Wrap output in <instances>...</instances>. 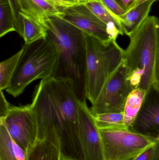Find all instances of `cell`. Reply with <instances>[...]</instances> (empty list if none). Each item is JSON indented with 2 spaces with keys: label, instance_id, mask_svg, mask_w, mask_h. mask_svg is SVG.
Wrapping results in <instances>:
<instances>
[{
  "label": "cell",
  "instance_id": "6da1fadb",
  "mask_svg": "<svg viewBox=\"0 0 159 160\" xmlns=\"http://www.w3.org/2000/svg\"><path fill=\"white\" fill-rule=\"evenodd\" d=\"M78 101L69 80L52 77L36 86L31 104L37 139L55 146L61 157L85 160L78 128Z\"/></svg>",
  "mask_w": 159,
  "mask_h": 160
},
{
  "label": "cell",
  "instance_id": "7a4b0ae2",
  "mask_svg": "<svg viewBox=\"0 0 159 160\" xmlns=\"http://www.w3.org/2000/svg\"><path fill=\"white\" fill-rule=\"evenodd\" d=\"M37 21L44 26L47 38L57 51L58 60L53 77L69 80L78 99L86 100V33L62 18Z\"/></svg>",
  "mask_w": 159,
  "mask_h": 160
},
{
  "label": "cell",
  "instance_id": "3957f363",
  "mask_svg": "<svg viewBox=\"0 0 159 160\" xmlns=\"http://www.w3.org/2000/svg\"><path fill=\"white\" fill-rule=\"evenodd\" d=\"M130 42L124 51L128 78L133 88L147 91L159 87V22L149 16L128 34Z\"/></svg>",
  "mask_w": 159,
  "mask_h": 160
},
{
  "label": "cell",
  "instance_id": "277c9868",
  "mask_svg": "<svg viewBox=\"0 0 159 160\" xmlns=\"http://www.w3.org/2000/svg\"><path fill=\"white\" fill-rule=\"evenodd\" d=\"M6 91L16 98L33 81L53 77L58 60L57 51L46 37L25 44Z\"/></svg>",
  "mask_w": 159,
  "mask_h": 160
},
{
  "label": "cell",
  "instance_id": "5b68a950",
  "mask_svg": "<svg viewBox=\"0 0 159 160\" xmlns=\"http://www.w3.org/2000/svg\"><path fill=\"white\" fill-rule=\"evenodd\" d=\"M86 96L91 103L106 79L123 59L124 50L116 40L102 41L86 34Z\"/></svg>",
  "mask_w": 159,
  "mask_h": 160
},
{
  "label": "cell",
  "instance_id": "8992f818",
  "mask_svg": "<svg viewBox=\"0 0 159 160\" xmlns=\"http://www.w3.org/2000/svg\"><path fill=\"white\" fill-rule=\"evenodd\" d=\"M99 131L104 160H131L159 142V138L135 133L129 128Z\"/></svg>",
  "mask_w": 159,
  "mask_h": 160
},
{
  "label": "cell",
  "instance_id": "52a82bcc",
  "mask_svg": "<svg viewBox=\"0 0 159 160\" xmlns=\"http://www.w3.org/2000/svg\"><path fill=\"white\" fill-rule=\"evenodd\" d=\"M133 89L128 78L127 63L123 59L105 80L100 93L91 103V113L95 115L123 112L127 98Z\"/></svg>",
  "mask_w": 159,
  "mask_h": 160
},
{
  "label": "cell",
  "instance_id": "ba28073f",
  "mask_svg": "<svg viewBox=\"0 0 159 160\" xmlns=\"http://www.w3.org/2000/svg\"><path fill=\"white\" fill-rule=\"evenodd\" d=\"M2 121L13 141L25 152L35 142L37 125L30 104L10 105L8 114Z\"/></svg>",
  "mask_w": 159,
  "mask_h": 160
},
{
  "label": "cell",
  "instance_id": "9c48e42d",
  "mask_svg": "<svg viewBox=\"0 0 159 160\" xmlns=\"http://www.w3.org/2000/svg\"><path fill=\"white\" fill-rule=\"evenodd\" d=\"M78 128L85 160H104L99 130L87 101H78Z\"/></svg>",
  "mask_w": 159,
  "mask_h": 160
},
{
  "label": "cell",
  "instance_id": "30bf717a",
  "mask_svg": "<svg viewBox=\"0 0 159 160\" xmlns=\"http://www.w3.org/2000/svg\"><path fill=\"white\" fill-rule=\"evenodd\" d=\"M135 133L159 138V87L147 91L143 104L129 128Z\"/></svg>",
  "mask_w": 159,
  "mask_h": 160
},
{
  "label": "cell",
  "instance_id": "8fae6325",
  "mask_svg": "<svg viewBox=\"0 0 159 160\" xmlns=\"http://www.w3.org/2000/svg\"><path fill=\"white\" fill-rule=\"evenodd\" d=\"M85 3L75 4L63 9L62 19L101 41L112 40L106 24L92 13Z\"/></svg>",
  "mask_w": 159,
  "mask_h": 160
},
{
  "label": "cell",
  "instance_id": "7c38bea8",
  "mask_svg": "<svg viewBox=\"0 0 159 160\" xmlns=\"http://www.w3.org/2000/svg\"><path fill=\"white\" fill-rule=\"evenodd\" d=\"M21 12L35 20L46 18H63V12L47 0H20Z\"/></svg>",
  "mask_w": 159,
  "mask_h": 160
},
{
  "label": "cell",
  "instance_id": "4fadbf2b",
  "mask_svg": "<svg viewBox=\"0 0 159 160\" xmlns=\"http://www.w3.org/2000/svg\"><path fill=\"white\" fill-rule=\"evenodd\" d=\"M85 3L98 18L106 24L112 40H116L119 35H124L119 20L108 11L99 0H87Z\"/></svg>",
  "mask_w": 159,
  "mask_h": 160
},
{
  "label": "cell",
  "instance_id": "5bb4252c",
  "mask_svg": "<svg viewBox=\"0 0 159 160\" xmlns=\"http://www.w3.org/2000/svg\"><path fill=\"white\" fill-rule=\"evenodd\" d=\"M155 0L142 3L124 15L119 17L124 34L128 35L135 30L149 16Z\"/></svg>",
  "mask_w": 159,
  "mask_h": 160
},
{
  "label": "cell",
  "instance_id": "9a60e30c",
  "mask_svg": "<svg viewBox=\"0 0 159 160\" xmlns=\"http://www.w3.org/2000/svg\"><path fill=\"white\" fill-rule=\"evenodd\" d=\"M27 152L12 140L0 121V160H26Z\"/></svg>",
  "mask_w": 159,
  "mask_h": 160
},
{
  "label": "cell",
  "instance_id": "2e32d148",
  "mask_svg": "<svg viewBox=\"0 0 159 160\" xmlns=\"http://www.w3.org/2000/svg\"><path fill=\"white\" fill-rule=\"evenodd\" d=\"M21 32L20 35L25 41V44H30L46 37V32L44 26L37 21L27 14L21 12Z\"/></svg>",
  "mask_w": 159,
  "mask_h": 160
},
{
  "label": "cell",
  "instance_id": "e0dca14e",
  "mask_svg": "<svg viewBox=\"0 0 159 160\" xmlns=\"http://www.w3.org/2000/svg\"><path fill=\"white\" fill-rule=\"evenodd\" d=\"M26 152V160H60L58 148L46 140L36 139Z\"/></svg>",
  "mask_w": 159,
  "mask_h": 160
},
{
  "label": "cell",
  "instance_id": "ac0fdd59",
  "mask_svg": "<svg viewBox=\"0 0 159 160\" xmlns=\"http://www.w3.org/2000/svg\"><path fill=\"white\" fill-rule=\"evenodd\" d=\"M147 91L142 88H133L127 98L124 110V123L129 128L134 121L143 104Z\"/></svg>",
  "mask_w": 159,
  "mask_h": 160
},
{
  "label": "cell",
  "instance_id": "d6986e66",
  "mask_svg": "<svg viewBox=\"0 0 159 160\" xmlns=\"http://www.w3.org/2000/svg\"><path fill=\"white\" fill-rule=\"evenodd\" d=\"M93 118L99 130L128 128L124 123L123 112L97 114L93 115Z\"/></svg>",
  "mask_w": 159,
  "mask_h": 160
},
{
  "label": "cell",
  "instance_id": "ffe728a7",
  "mask_svg": "<svg viewBox=\"0 0 159 160\" xmlns=\"http://www.w3.org/2000/svg\"><path fill=\"white\" fill-rule=\"evenodd\" d=\"M14 31V17L9 0H0V38Z\"/></svg>",
  "mask_w": 159,
  "mask_h": 160
},
{
  "label": "cell",
  "instance_id": "44dd1931",
  "mask_svg": "<svg viewBox=\"0 0 159 160\" xmlns=\"http://www.w3.org/2000/svg\"><path fill=\"white\" fill-rule=\"evenodd\" d=\"M21 52V49L12 57L0 62V90L6 89L9 86L13 72Z\"/></svg>",
  "mask_w": 159,
  "mask_h": 160
},
{
  "label": "cell",
  "instance_id": "7402d4cb",
  "mask_svg": "<svg viewBox=\"0 0 159 160\" xmlns=\"http://www.w3.org/2000/svg\"><path fill=\"white\" fill-rule=\"evenodd\" d=\"M131 160H159V142Z\"/></svg>",
  "mask_w": 159,
  "mask_h": 160
},
{
  "label": "cell",
  "instance_id": "603a6c76",
  "mask_svg": "<svg viewBox=\"0 0 159 160\" xmlns=\"http://www.w3.org/2000/svg\"><path fill=\"white\" fill-rule=\"evenodd\" d=\"M14 17L15 31L20 34L21 32V20L20 13L21 12L20 0H9Z\"/></svg>",
  "mask_w": 159,
  "mask_h": 160
},
{
  "label": "cell",
  "instance_id": "cb8c5ba5",
  "mask_svg": "<svg viewBox=\"0 0 159 160\" xmlns=\"http://www.w3.org/2000/svg\"><path fill=\"white\" fill-rule=\"evenodd\" d=\"M106 9L119 19V17L124 15L126 11L120 7L115 0H99Z\"/></svg>",
  "mask_w": 159,
  "mask_h": 160
},
{
  "label": "cell",
  "instance_id": "d4e9b609",
  "mask_svg": "<svg viewBox=\"0 0 159 160\" xmlns=\"http://www.w3.org/2000/svg\"><path fill=\"white\" fill-rule=\"evenodd\" d=\"M9 106L10 105L6 99L3 93L2 90H0V121L7 115Z\"/></svg>",
  "mask_w": 159,
  "mask_h": 160
},
{
  "label": "cell",
  "instance_id": "484cf974",
  "mask_svg": "<svg viewBox=\"0 0 159 160\" xmlns=\"http://www.w3.org/2000/svg\"><path fill=\"white\" fill-rule=\"evenodd\" d=\"M48 2L58 8L60 10H62L73 5L75 4V3L69 2L67 0H47Z\"/></svg>",
  "mask_w": 159,
  "mask_h": 160
},
{
  "label": "cell",
  "instance_id": "4316f807",
  "mask_svg": "<svg viewBox=\"0 0 159 160\" xmlns=\"http://www.w3.org/2000/svg\"><path fill=\"white\" fill-rule=\"evenodd\" d=\"M117 3L126 12L131 7L135 0H115Z\"/></svg>",
  "mask_w": 159,
  "mask_h": 160
},
{
  "label": "cell",
  "instance_id": "83f0119b",
  "mask_svg": "<svg viewBox=\"0 0 159 160\" xmlns=\"http://www.w3.org/2000/svg\"><path fill=\"white\" fill-rule=\"evenodd\" d=\"M151 1V0H135L134 2H133V3L131 7L130 8L129 11L131 9H133V8H135V7L141 4L142 3L144 2H147V1ZM155 1H159V0H155Z\"/></svg>",
  "mask_w": 159,
  "mask_h": 160
},
{
  "label": "cell",
  "instance_id": "f1b7e54d",
  "mask_svg": "<svg viewBox=\"0 0 159 160\" xmlns=\"http://www.w3.org/2000/svg\"><path fill=\"white\" fill-rule=\"evenodd\" d=\"M67 1L75 3H79L85 2L87 0H67Z\"/></svg>",
  "mask_w": 159,
  "mask_h": 160
},
{
  "label": "cell",
  "instance_id": "f546056e",
  "mask_svg": "<svg viewBox=\"0 0 159 160\" xmlns=\"http://www.w3.org/2000/svg\"><path fill=\"white\" fill-rule=\"evenodd\" d=\"M60 160H71L67 159L64 158H62V157H60Z\"/></svg>",
  "mask_w": 159,
  "mask_h": 160
}]
</instances>
